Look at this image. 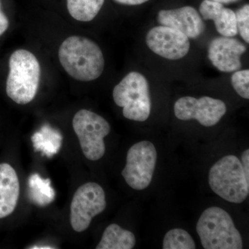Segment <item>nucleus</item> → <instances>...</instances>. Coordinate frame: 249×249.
Masks as SVG:
<instances>
[{"label": "nucleus", "instance_id": "19", "mask_svg": "<svg viewBox=\"0 0 249 249\" xmlns=\"http://www.w3.org/2000/svg\"><path fill=\"white\" fill-rule=\"evenodd\" d=\"M163 249H195L196 242L191 235L182 229H174L165 234Z\"/></svg>", "mask_w": 249, "mask_h": 249}, {"label": "nucleus", "instance_id": "20", "mask_svg": "<svg viewBox=\"0 0 249 249\" xmlns=\"http://www.w3.org/2000/svg\"><path fill=\"white\" fill-rule=\"evenodd\" d=\"M231 83L234 89L241 97L249 98V70H237L231 77Z\"/></svg>", "mask_w": 249, "mask_h": 249}, {"label": "nucleus", "instance_id": "4", "mask_svg": "<svg viewBox=\"0 0 249 249\" xmlns=\"http://www.w3.org/2000/svg\"><path fill=\"white\" fill-rule=\"evenodd\" d=\"M209 183L212 191L224 200L241 204L249 194V179L241 160L227 155L218 160L209 171Z\"/></svg>", "mask_w": 249, "mask_h": 249}, {"label": "nucleus", "instance_id": "2", "mask_svg": "<svg viewBox=\"0 0 249 249\" xmlns=\"http://www.w3.org/2000/svg\"><path fill=\"white\" fill-rule=\"evenodd\" d=\"M9 64L6 93L15 103L27 105L36 97L40 84L38 60L29 51L19 49L11 54Z\"/></svg>", "mask_w": 249, "mask_h": 249}, {"label": "nucleus", "instance_id": "24", "mask_svg": "<svg viewBox=\"0 0 249 249\" xmlns=\"http://www.w3.org/2000/svg\"><path fill=\"white\" fill-rule=\"evenodd\" d=\"M116 2L127 6H137L147 2L149 0H114Z\"/></svg>", "mask_w": 249, "mask_h": 249}, {"label": "nucleus", "instance_id": "7", "mask_svg": "<svg viewBox=\"0 0 249 249\" xmlns=\"http://www.w3.org/2000/svg\"><path fill=\"white\" fill-rule=\"evenodd\" d=\"M157 161V152L152 142L142 141L134 144L127 152L122 171L124 181L134 190H145L151 183Z\"/></svg>", "mask_w": 249, "mask_h": 249}, {"label": "nucleus", "instance_id": "21", "mask_svg": "<svg viewBox=\"0 0 249 249\" xmlns=\"http://www.w3.org/2000/svg\"><path fill=\"white\" fill-rule=\"evenodd\" d=\"M237 31L244 40L249 43V5H244L235 13Z\"/></svg>", "mask_w": 249, "mask_h": 249}, {"label": "nucleus", "instance_id": "18", "mask_svg": "<svg viewBox=\"0 0 249 249\" xmlns=\"http://www.w3.org/2000/svg\"><path fill=\"white\" fill-rule=\"evenodd\" d=\"M105 0H67V9L73 19L90 22L102 9Z\"/></svg>", "mask_w": 249, "mask_h": 249}, {"label": "nucleus", "instance_id": "1", "mask_svg": "<svg viewBox=\"0 0 249 249\" xmlns=\"http://www.w3.org/2000/svg\"><path fill=\"white\" fill-rule=\"evenodd\" d=\"M58 57L67 73L80 81L97 79L104 70L105 59L99 46L81 36H71L64 41Z\"/></svg>", "mask_w": 249, "mask_h": 249}, {"label": "nucleus", "instance_id": "12", "mask_svg": "<svg viewBox=\"0 0 249 249\" xmlns=\"http://www.w3.org/2000/svg\"><path fill=\"white\" fill-rule=\"evenodd\" d=\"M157 20L161 25L181 31L188 38H197L206 29L200 14L193 6L161 10L159 12Z\"/></svg>", "mask_w": 249, "mask_h": 249}, {"label": "nucleus", "instance_id": "9", "mask_svg": "<svg viewBox=\"0 0 249 249\" xmlns=\"http://www.w3.org/2000/svg\"><path fill=\"white\" fill-rule=\"evenodd\" d=\"M174 111L179 120H196L205 127H212L225 115L227 106L224 101L209 96H184L175 103Z\"/></svg>", "mask_w": 249, "mask_h": 249}, {"label": "nucleus", "instance_id": "10", "mask_svg": "<svg viewBox=\"0 0 249 249\" xmlns=\"http://www.w3.org/2000/svg\"><path fill=\"white\" fill-rule=\"evenodd\" d=\"M145 42L152 52L171 60L186 56L191 47L189 38L183 33L163 25L150 29Z\"/></svg>", "mask_w": 249, "mask_h": 249}, {"label": "nucleus", "instance_id": "14", "mask_svg": "<svg viewBox=\"0 0 249 249\" xmlns=\"http://www.w3.org/2000/svg\"><path fill=\"white\" fill-rule=\"evenodd\" d=\"M19 196V182L14 168L8 163L0 164V219L14 213Z\"/></svg>", "mask_w": 249, "mask_h": 249}, {"label": "nucleus", "instance_id": "13", "mask_svg": "<svg viewBox=\"0 0 249 249\" xmlns=\"http://www.w3.org/2000/svg\"><path fill=\"white\" fill-rule=\"evenodd\" d=\"M199 13L205 20H213L221 36L234 37L238 34L235 13L224 4L211 0H204L199 6Z\"/></svg>", "mask_w": 249, "mask_h": 249}, {"label": "nucleus", "instance_id": "6", "mask_svg": "<svg viewBox=\"0 0 249 249\" xmlns=\"http://www.w3.org/2000/svg\"><path fill=\"white\" fill-rule=\"evenodd\" d=\"M73 128L83 155L90 160H101L106 152L104 138L111 130L104 118L88 109H81L73 119Z\"/></svg>", "mask_w": 249, "mask_h": 249}, {"label": "nucleus", "instance_id": "5", "mask_svg": "<svg viewBox=\"0 0 249 249\" xmlns=\"http://www.w3.org/2000/svg\"><path fill=\"white\" fill-rule=\"evenodd\" d=\"M113 98L119 107H123V114L129 120L143 122L150 115L152 101L148 82L139 72H130L116 85Z\"/></svg>", "mask_w": 249, "mask_h": 249}, {"label": "nucleus", "instance_id": "25", "mask_svg": "<svg viewBox=\"0 0 249 249\" xmlns=\"http://www.w3.org/2000/svg\"><path fill=\"white\" fill-rule=\"evenodd\" d=\"M211 1H216V2L221 3L222 4H228L236 2V1H238L239 0H211Z\"/></svg>", "mask_w": 249, "mask_h": 249}, {"label": "nucleus", "instance_id": "11", "mask_svg": "<svg viewBox=\"0 0 249 249\" xmlns=\"http://www.w3.org/2000/svg\"><path fill=\"white\" fill-rule=\"evenodd\" d=\"M246 51V46L237 39L222 36L211 41L208 57L219 71L229 73L240 70L241 58Z\"/></svg>", "mask_w": 249, "mask_h": 249}, {"label": "nucleus", "instance_id": "22", "mask_svg": "<svg viewBox=\"0 0 249 249\" xmlns=\"http://www.w3.org/2000/svg\"><path fill=\"white\" fill-rule=\"evenodd\" d=\"M9 22L7 17L5 16L1 9V2H0V36L7 30L9 28Z\"/></svg>", "mask_w": 249, "mask_h": 249}, {"label": "nucleus", "instance_id": "16", "mask_svg": "<svg viewBox=\"0 0 249 249\" xmlns=\"http://www.w3.org/2000/svg\"><path fill=\"white\" fill-rule=\"evenodd\" d=\"M62 139L61 133L48 124H44L31 137L36 151L42 152L49 158L58 153L62 146Z\"/></svg>", "mask_w": 249, "mask_h": 249}, {"label": "nucleus", "instance_id": "26", "mask_svg": "<svg viewBox=\"0 0 249 249\" xmlns=\"http://www.w3.org/2000/svg\"><path fill=\"white\" fill-rule=\"evenodd\" d=\"M29 249H55V248H53V247H50V246H34V247H29Z\"/></svg>", "mask_w": 249, "mask_h": 249}, {"label": "nucleus", "instance_id": "17", "mask_svg": "<svg viewBox=\"0 0 249 249\" xmlns=\"http://www.w3.org/2000/svg\"><path fill=\"white\" fill-rule=\"evenodd\" d=\"M29 196L31 201L45 207L55 199V192L49 178L44 179L38 174H33L29 178Z\"/></svg>", "mask_w": 249, "mask_h": 249}, {"label": "nucleus", "instance_id": "8", "mask_svg": "<svg viewBox=\"0 0 249 249\" xmlns=\"http://www.w3.org/2000/svg\"><path fill=\"white\" fill-rule=\"evenodd\" d=\"M107 206L106 193L96 183L80 186L70 206V223L73 231L81 232L89 228L93 217L102 213Z\"/></svg>", "mask_w": 249, "mask_h": 249}, {"label": "nucleus", "instance_id": "3", "mask_svg": "<svg viewBox=\"0 0 249 249\" xmlns=\"http://www.w3.org/2000/svg\"><path fill=\"white\" fill-rule=\"evenodd\" d=\"M196 232L205 249H242L243 242L230 214L219 207L205 210L196 223Z\"/></svg>", "mask_w": 249, "mask_h": 249}, {"label": "nucleus", "instance_id": "15", "mask_svg": "<svg viewBox=\"0 0 249 249\" xmlns=\"http://www.w3.org/2000/svg\"><path fill=\"white\" fill-rule=\"evenodd\" d=\"M136 245L133 232L122 229L116 224L108 226L96 249H132Z\"/></svg>", "mask_w": 249, "mask_h": 249}, {"label": "nucleus", "instance_id": "23", "mask_svg": "<svg viewBox=\"0 0 249 249\" xmlns=\"http://www.w3.org/2000/svg\"><path fill=\"white\" fill-rule=\"evenodd\" d=\"M242 163L246 177L249 179V150L247 149L242 155Z\"/></svg>", "mask_w": 249, "mask_h": 249}]
</instances>
